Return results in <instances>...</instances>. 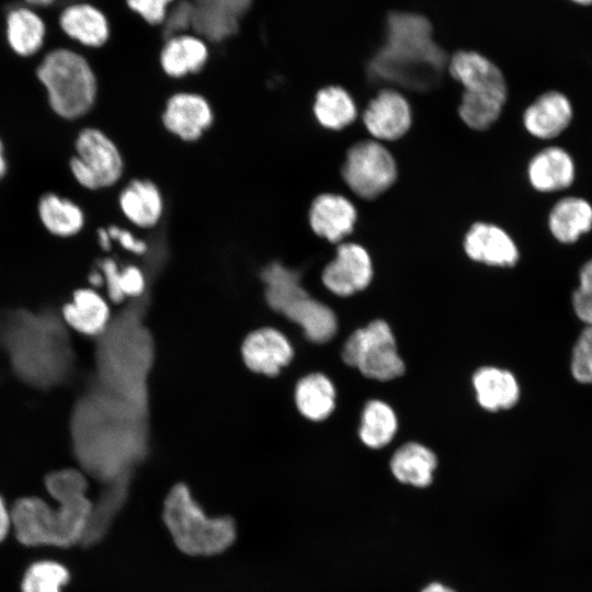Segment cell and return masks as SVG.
<instances>
[{"label":"cell","instance_id":"1","mask_svg":"<svg viewBox=\"0 0 592 592\" xmlns=\"http://www.w3.org/2000/svg\"><path fill=\"white\" fill-rule=\"evenodd\" d=\"M141 411L96 384L78 398L70 413L69 434L84 474L103 483L129 476L141 454Z\"/></svg>","mask_w":592,"mask_h":592},{"label":"cell","instance_id":"2","mask_svg":"<svg viewBox=\"0 0 592 592\" xmlns=\"http://www.w3.org/2000/svg\"><path fill=\"white\" fill-rule=\"evenodd\" d=\"M0 348L15 376L34 388L50 389L70 378L72 345L67 326L54 311L1 314Z\"/></svg>","mask_w":592,"mask_h":592},{"label":"cell","instance_id":"3","mask_svg":"<svg viewBox=\"0 0 592 592\" xmlns=\"http://www.w3.org/2000/svg\"><path fill=\"white\" fill-rule=\"evenodd\" d=\"M385 43L368 61L369 76L413 90L437 83L448 57L432 38L423 15L392 12L386 20Z\"/></svg>","mask_w":592,"mask_h":592},{"label":"cell","instance_id":"4","mask_svg":"<svg viewBox=\"0 0 592 592\" xmlns=\"http://www.w3.org/2000/svg\"><path fill=\"white\" fill-rule=\"evenodd\" d=\"M96 385L118 399L144 409L149 344L138 321L127 312L110 321L98 337Z\"/></svg>","mask_w":592,"mask_h":592},{"label":"cell","instance_id":"5","mask_svg":"<svg viewBox=\"0 0 592 592\" xmlns=\"http://www.w3.org/2000/svg\"><path fill=\"white\" fill-rule=\"evenodd\" d=\"M162 521L177 548L191 557L219 555L237 538L235 520L229 515L208 516L184 483L169 490Z\"/></svg>","mask_w":592,"mask_h":592},{"label":"cell","instance_id":"6","mask_svg":"<svg viewBox=\"0 0 592 592\" xmlns=\"http://www.w3.org/2000/svg\"><path fill=\"white\" fill-rule=\"evenodd\" d=\"M36 76L45 88L50 110L58 117L78 119L94 106L96 78L81 55L65 48L52 50L38 65Z\"/></svg>","mask_w":592,"mask_h":592},{"label":"cell","instance_id":"7","mask_svg":"<svg viewBox=\"0 0 592 592\" xmlns=\"http://www.w3.org/2000/svg\"><path fill=\"white\" fill-rule=\"evenodd\" d=\"M340 357L344 365L372 382H391L406 372L391 327L383 319L352 331L341 344Z\"/></svg>","mask_w":592,"mask_h":592},{"label":"cell","instance_id":"8","mask_svg":"<svg viewBox=\"0 0 592 592\" xmlns=\"http://www.w3.org/2000/svg\"><path fill=\"white\" fill-rule=\"evenodd\" d=\"M73 179L87 190L112 186L122 177L124 162L114 141L95 127L81 129L69 160Z\"/></svg>","mask_w":592,"mask_h":592},{"label":"cell","instance_id":"9","mask_svg":"<svg viewBox=\"0 0 592 592\" xmlns=\"http://www.w3.org/2000/svg\"><path fill=\"white\" fill-rule=\"evenodd\" d=\"M342 177L357 196L372 200L394 184L397 166L383 145L374 140H363L349 149L342 166Z\"/></svg>","mask_w":592,"mask_h":592},{"label":"cell","instance_id":"10","mask_svg":"<svg viewBox=\"0 0 592 592\" xmlns=\"http://www.w3.org/2000/svg\"><path fill=\"white\" fill-rule=\"evenodd\" d=\"M45 487L58 503L64 546L81 543L92 508L84 473L75 468L54 470L46 476Z\"/></svg>","mask_w":592,"mask_h":592},{"label":"cell","instance_id":"11","mask_svg":"<svg viewBox=\"0 0 592 592\" xmlns=\"http://www.w3.org/2000/svg\"><path fill=\"white\" fill-rule=\"evenodd\" d=\"M374 264L368 251L358 243H340L335 257L322 270L321 282L338 298L364 292L374 281Z\"/></svg>","mask_w":592,"mask_h":592},{"label":"cell","instance_id":"12","mask_svg":"<svg viewBox=\"0 0 592 592\" xmlns=\"http://www.w3.org/2000/svg\"><path fill=\"white\" fill-rule=\"evenodd\" d=\"M11 524L20 543L26 546L61 547L55 508L37 497L19 499L11 510Z\"/></svg>","mask_w":592,"mask_h":592},{"label":"cell","instance_id":"13","mask_svg":"<svg viewBox=\"0 0 592 592\" xmlns=\"http://www.w3.org/2000/svg\"><path fill=\"white\" fill-rule=\"evenodd\" d=\"M464 251L467 258L488 267H512L520 258L516 243L501 227L476 223L465 235Z\"/></svg>","mask_w":592,"mask_h":592},{"label":"cell","instance_id":"14","mask_svg":"<svg viewBox=\"0 0 592 592\" xmlns=\"http://www.w3.org/2000/svg\"><path fill=\"white\" fill-rule=\"evenodd\" d=\"M451 76L464 91L506 100L508 88L501 70L487 57L467 50L456 52L447 62Z\"/></svg>","mask_w":592,"mask_h":592},{"label":"cell","instance_id":"15","mask_svg":"<svg viewBox=\"0 0 592 592\" xmlns=\"http://www.w3.org/2000/svg\"><path fill=\"white\" fill-rule=\"evenodd\" d=\"M363 122L373 137L396 140L411 126V107L402 94L385 89L368 103L363 113Z\"/></svg>","mask_w":592,"mask_h":592},{"label":"cell","instance_id":"16","mask_svg":"<svg viewBox=\"0 0 592 592\" xmlns=\"http://www.w3.org/2000/svg\"><path fill=\"white\" fill-rule=\"evenodd\" d=\"M471 387L478 407L490 413L513 409L522 394L515 374L493 365L477 368L471 375Z\"/></svg>","mask_w":592,"mask_h":592},{"label":"cell","instance_id":"17","mask_svg":"<svg viewBox=\"0 0 592 592\" xmlns=\"http://www.w3.org/2000/svg\"><path fill=\"white\" fill-rule=\"evenodd\" d=\"M573 117L569 98L550 90L536 98L523 113L525 129L539 139H553L563 133Z\"/></svg>","mask_w":592,"mask_h":592},{"label":"cell","instance_id":"18","mask_svg":"<svg viewBox=\"0 0 592 592\" xmlns=\"http://www.w3.org/2000/svg\"><path fill=\"white\" fill-rule=\"evenodd\" d=\"M242 357L254 373L274 376L293 358L294 351L284 334L271 328L250 333L242 344Z\"/></svg>","mask_w":592,"mask_h":592},{"label":"cell","instance_id":"19","mask_svg":"<svg viewBox=\"0 0 592 592\" xmlns=\"http://www.w3.org/2000/svg\"><path fill=\"white\" fill-rule=\"evenodd\" d=\"M437 466L436 454L417 441L398 445L388 460L390 475L397 482L421 489L433 483Z\"/></svg>","mask_w":592,"mask_h":592},{"label":"cell","instance_id":"20","mask_svg":"<svg viewBox=\"0 0 592 592\" xmlns=\"http://www.w3.org/2000/svg\"><path fill=\"white\" fill-rule=\"evenodd\" d=\"M163 125L186 141L200 138L213 122L208 102L194 93H178L169 99L162 114Z\"/></svg>","mask_w":592,"mask_h":592},{"label":"cell","instance_id":"21","mask_svg":"<svg viewBox=\"0 0 592 592\" xmlns=\"http://www.w3.org/2000/svg\"><path fill=\"white\" fill-rule=\"evenodd\" d=\"M357 213L344 196L323 193L318 195L309 208V224L316 235L332 243L340 242L354 228Z\"/></svg>","mask_w":592,"mask_h":592},{"label":"cell","instance_id":"22","mask_svg":"<svg viewBox=\"0 0 592 592\" xmlns=\"http://www.w3.org/2000/svg\"><path fill=\"white\" fill-rule=\"evenodd\" d=\"M282 315L297 325L304 337L314 344H328L338 335L339 321L335 311L328 303L311 294L291 304Z\"/></svg>","mask_w":592,"mask_h":592},{"label":"cell","instance_id":"23","mask_svg":"<svg viewBox=\"0 0 592 592\" xmlns=\"http://www.w3.org/2000/svg\"><path fill=\"white\" fill-rule=\"evenodd\" d=\"M251 0H193L191 24L204 37L217 42L238 30V21Z\"/></svg>","mask_w":592,"mask_h":592},{"label":"cell","instance_id":"24","mask_svg":"<svg viewBox=\"0 0 592 592\" xmlns=\"http://www.w3.org/2000/svg\"><path fill=\"white\" fill-rule=\"evenodd\" d=\"M527 177L536 191L542 193L561 191L571 186L574 181V161L562 147L549 146L531 159Z\"/></svg>","mask_w":592,"mask_h":592},{"label":"cell","instance_id":"25","mask_svg":"<svg viewBox=\"0 0 592 592\" xmlns=\"http://www.w3.org/2000/svg\"><path fill=\"white\" fill-rule=\"evenodd\" d=\"M60 317L68 329L91 337L101 335L111 321L107 303L92 288L77 289Z\"/></svg>","mask_w":592,"mask_h":592},{"label":"cell","instance_id":"26","mask_svg":"<svg viewBox=\"0 0 592 592\" xmlns=\"http://www.w3.org/2000/svg\"><path fill=\"white\" fill-rule=\"evenodd\" d=\"M294 400L303 418L311 423H322L335 410L337 388L325 373L311 372L298 380Z\"/></svg>","mask_w":592,"mask_h":592},{"label":"cell","instance_id":"27","mask_svg":"<svg viewBox=\"0 0 592 592\" xmlns=\"http://www.w3.org/2000/svg\"><path fill=\"white\" fill-rule=\"evenodd\" d=\"M547 224L558 242L574 243L592 229V205L580 196H565L550 208Z\"/></svg>","mask_w":592,"mask_h":592},{"label":"cell","instance_id":"28","mask_svg":"<svg viewBox=\"0 0 592 592\" xmlns=\"http://www.w3.org/2000/svg\"><path fill=\"white\" fill-rule=\"evenodd\" d=\"M399 430V421L394 408L377 398L367 400L361 411L357 436L361 443L373 451L389 446Z\"/></svg>","mask_w":592,"mask_h":592},{"label":"cell","instance_id":"29","mask_svg":"<svg viewBox=\"0 0 592 592\" xmlns=\"http://www.w3.org/2000/svg\"><path fill=\"white\" fill-rule=\"evenodd\" d=\"M37 215L44 228L59 238L78 235L86 223L82 208L70 198L55 192L44 193L39 197Z\"/></svg>","mask_w":592,"mask_h":592},{"label":"cell","instance_id":"30","mask_svg":"<svg viewBox=\"0 0 592 592\" xmlns=\"http://www.w3.org/2000/svg\"><path fill=\"white\" fill-rule=\"evenodd\" d=\"M118 203L125 217L143 228L155 226L163 208L158 187L147 180L132 181L121 192Z\"/></svg>","mask_w":592,"mask_h":592},{"label":"cell","instance_id":"31","mask_svg":"<svg viewBox=\"0 0 592 592\" xmlns=\"http://www.w3.org/2000/svg\"><path fill=\"white\" fill-rule=\"evenodd\" d=\"M129 476L105 483L95 503L92 502L87 528L81 540L84 546L99 543L109 531L127 498Z\"/></svg>","mask_w":592,"mask_h":592},{"label":"cell","instance_id":"32","mask_svg":"<svg viewBox=\"0 0 592 592\" xmlns=\"http://www.w3.org/2000/svg\"><path fill=\"white\" fill-rule=\"evenodd\" d=\"M60 25L66 34L88 46H100L107 39L104 15L89 4L67 8L61 14Z\"/></svg>","mask_w":592,"mask_h":592},{"label":"cell","instance_id":"33","mask_svg":"<svg viewBox=\"0 0 592 592\" xmlns=\"http://www.w3.org/2000/svg\"><path fill=\"white\" fill-rule=\"evenodd\" d=\"M262 278L267 304L281 314L291 304L309 294L301 284L300 273L281 263L274 262L266 266Z\"/></svg>","mask_w":592,"mask_h":592},{"label":"cell","instance_id":"34","mask_svg":"<svg viewBox=\"0 0 592 592\" xmlns=\"http://www.w3.org/2000/svg\"><path fill=\"white\" fill-rule=\"evenodd\" d=\"M314 113L321 126L332 130L346 127L357 115L352 96L338 86H329L318 91Z\"/></svg>","mask_w":592,"mask_h":592},{"label":"cell","instance_id":"35","mask_svg":"<svg viewBox=\"0 0 592 592\" xmlns=\"http://www.w3.org/2000/svg\"><path fill=\"white\" fill-rule=\"evenodd\" d=\"M207 58L204 43L191 36L170 38L162 53L161 66L172 77H182L200 70Z\"/></svg>","mask_w":592,"mask_h":592},{"label":"cell","instance_id":"36","mask_svg":"<svg viewBox=\"0 0 592 592\" xmlns=\"http://www.w3.org/2000/svg\"><path fill=\"white\" fill-rule=\"evenodd\" d=\"M8 41L20 56L27 57L43 45L45 26L38 15L29 9H16L8 16Z\"/></svg>","mask_w":592,"mask_h":592},{"label":"cell","instance_id":"37","mask_svg":"<svg viewBox=\"0 0 592 592\" xmlns=\"http://www.w3.org/2000/svg\"><path fill=\"white\" fill-rule=\"evenodd\" d=\"M505 101L489 94L464 91L458 114L468 127L485 130L499 118Z\"/></svg>","mask_w":592,"mask_h":592},{"label":"cell","instance_id":"38","mask_svg":"<svg viewBox=\"0 0 592 592\" xmlns=\"http://www.w3.org/2000/svg\"><path fill=\"white\" fill-rule=\"evenodd\" d=\"M69 580V571L55 561H38L26 570L21 590L22 592H61V588Z\"/></svg>","mask_w":592,"mask_h":592},{"label":"cell","instance_id":"39","mask_svg":"<svg viewBox=\"0 0 592 592\" xmlns=\"http://www.w3.org/2000/svg\"><path fill=\"white\" fill-rule=\"evenodd\" d=\"M571 373L577 382L592 384V326L582 330L573 346Z\"/></svg>","mask_w":592,"mask_h":592},{"label":"cell","instance_id":"40","mask_svg":"<svg viewBox=\"0 0 592 592\" xmlns=\"http://www.w3.org/2000/svg\"><path fill=\"white\" fill-rule=\"evenodd\" d=\"M572 307L582 322L592 326V259L580 269L579 286L572 294Z\"/></svg>","mask_w":592,"mask_h":592},{"label":"cell","instance_id":"41","mask_svg":"<svg viewBox=\"0 0 592 592\" xmlns=\"http://www.w3.org/2000/svg\"><path fill=\"white\" fill-rule=\"evenodd\" d=\"M119 289L124 298L141 295L145 289V278L141 271L133 265L121 270Z\"/></svg>","mask_w":592,"mask_h":592},{"label":"cell","instance_id":"42","mask_svg":"<svg viewBox=\"0 0 592 592\" xmlns=\"http://www.w3.org/2000/svg\"><path fill=\"white\" fill-rule=\"evenodd\" d=\"M99 269L105 282L107 293L113 301H121L124 299L119 289V273L116 262L111 258H105L99 263Z\"/></svg>","mask_w":592,"mask_h":592},{"label":"cell","instance_id":"43","mask_svg":"<svg viewBox=\"0 0 592 592\" xmlns=\"http://www.w3.org/2000/svg\"><path fill=\"white\" fill-rule=\"evenodd\" d=\"M171 0H127L128 5L150 23H160L166 15V5Z\"/></svg>","mask_w":592,"mask_h":592},{"label":"cell","instance_id":"44","mask_svg":"<svg viewBox=\"0 0 592 592\" xmlns=\"http://www.w3.org/2000/svg\"><path fill=\"white\" fill-rule=\"evenodd\" d=\"M193 5L192 2L182 1L172 11L169 16L164 31L166 35H171L182 29H185L192 21Z\"/></svg>","mask_w":592,"mask_h":592},{"label":"cell","instance_id":"45","mask_svg":"<svg viewBox=\"0 0 592 592\" xmlns=\"http://www.w3.org/2000/svg\"><path fill=\"white\" fill-rule=\"evenodd\" d=\"M107 232L113 240L117 241L124 249L137 254H141L146 251V243L135 238L128 230L111 226L107 228Z\"/></svg>","mask_w":592,"mask_h":592},{"label":"cell","instance_id":"46","mask_svg":"<svg viewBox=\"0 0 592 592\" xmlns=\"http://www.w3.org/2000/svg\"><path fill=\"white\" fill-rule=\"evenodd\" d=\"M11 525V513L0 496V542L4 539Z\"/></svg>","mask_w":592,"mask_h":592},{"label":"cell","instance_id":"47","mask_svg":"<svg viewBox=\"0 0 592 592\" xmlns=\"http://www.w3.org/2000/svg\"><path fill=\"white\" fill-rule=\"evenodd\" d=\"M98 240L103 250H109L111 248L112 239L107 232V229L98 230Z\"/></svg>","mask_w":592,"mask_h":592},{"label":"cell","instance_id":"48","mask_svg":"<svg viewBox=\"0 0 592 592\" xmlns=\"http://www.w3.org/2000/svg\"><path fill=\"white\" fill-rule=\"evenodd\" d=\"M7 172H8V161L5 158L4 146L0 138V181L5 177Z\"/></svg>","mask_w":592,"mask_h":592},{"label":"cell","instance_id":"49","mask_svg":"<svg viewBox=\"0 0 592 592\" xmlns=\"http://www.w3.org/2000/svg\"><path fill=\"white\" fill-rule=\"evenodd\" d=\"M422 592H455V591H453L452 589L441 583L434 582V583L429 584L426 588H424Z\"/></svg>","mask_w":592,"mask_h":592},{"label":"cell","instance_id":"50","mask_svg":"<svg viewBox=\"0 0 592 592\" xmlns=\"http://www.w3.org/2000/svg\"><path fill=\"white\" fill-rule=\"evenodd\" d=\"M27 2L32 4H38V5H47L52 3L54 0H26Z\"/></svg>","mask_w":592,"mask_h":592},{"label":"cell","instance_id":"51","mask_svg":"<svg viewBox=\"0 0 592 592\" xmlns=\"http://www.w3.org/2000/svg\"><path fill=\"white\" fill-rule=\"evenodd\" d=\"M572 1H574L577 3H580V4H584V5L592 3V0H572Z\"/></svg>","mask_w":592,"mask_h":592}]
</instances>
